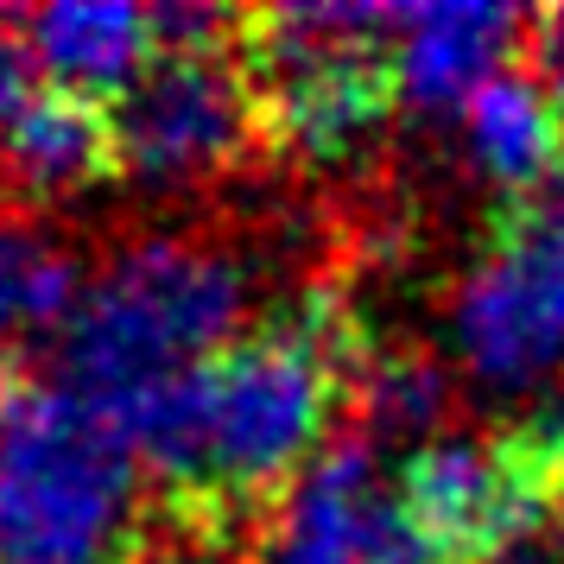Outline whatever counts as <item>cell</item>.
Instances as JSON below:
<instances>
[{
	"label": "cell",
	"mask_w": 564,
	"mask_h": 564,
	"mask_svg": "<svg viewBox=\"0 0 564 564\" xmlns=\"http://www.w3.org/2000/svg\"><path fill=\"white\" fill-rule=\"evenodd\" d=\"M20 39L45 89L83 96L96 108L128 96L133 77L159 57L153 13L128 0H52L20 20Z\"/></svg>",
	"instance_id": "10"
},
{
	"label": "cell",
	"mask_w": 564,
	"mask_h": 564,
	"mask_svg": "<svg viewBox=\"0 0 564 564\" xmlns=\"http://www.w3.org/2000/svg\"><path fill=\"white\" fill-rule=\"evenodd\" d=\"M476 564H564V552H558V539L545 533V520H533L527 533H513V539H501L488 558H476Z\"/></svg>",
	"instance_id": "18"
},
{
	"label": "cell",
	"mask_w": 564,
	"mask_h": 564,
	"mask_svg": "<svg viewBox=\"0 0 564 564\" xmlns=\"http://www.w3.org/2000/svg\"><path fill=\"white\" fill-rule=\"evenodd\" d=\"M39 96V70L26 57V39L13 32V20L0 13V133L13 128V115Z\"/></svg>",
	"instance_id": "16"
},
{
	"label": "cell",
	"mask_w": 564,
	"mask_h": 564,
	"mask_svg": "<svg viewBox=\"0 0 564 564\" xmlns=\"http://www.w3.org/2000/svg\"><path fill=\"white\" fill-rule=\"evenodd\" d=\"M393 476L406 513L444 564H476L501 539L545 520V469L520 451V437L495 444L476 432H444L406 451Z\"/></svg>",
	"instance_id": "8"
},
{
	"label": "cell",
	"mask_w": 564,
	"mask_h": 564,
	"mask_svg": "<svg viewBox=\"0 0 564 564\" xmlns=\"http://www.w3.org/2000/svg\"><path fill=\"white\" fill-rule=\"evenodd\" d=\"M115 165L140 184H197L254 147L260 96L229 52H159L128 96L108 102Z\"/></svg>",
	"instance_id": "5"
},
{
	"label": "cell",
	"mask_w": 564,
	"mask_h": 564,
	"mask_svg": "<svg viewBox=\"0 0 564 564\" xmlns=\"http://www.w3.org/2000/svg\"><path fill=\"white\" fill-rule=\"evenodd\" d=\"M0 368H7V356H0Z\"/></svg>",
	"instance_id": "21"
},
{
	"label": "cell",
	"mask_w": 564,
	"mask_h": 564,
	"mask_svg": "<svg viewBox=\"0 0 564 564\" xmlns=\"http://www.w3.org/2000/svg\"><path fill=\"white\" fill-rule=\"evenodd\" d=\"M248 564H444L400 501L381 444L343 437L273 495Z\"/></svg>",
	"instance_id": "6"
},
{
	"label": "cell",
	"mask_w": 564,
	"mask_h": 564,
	"mask_svg": "<svg viewBox=\"0 0 564 564\" xmlns=\"http://www.w3.org/2000/svg\"><path fill=\"white\" fill-rule=\"evenodd\" d=\"M83 285L89 280L77 273V254L52 229H39L32 216H0V356L7 343L64 336Z\"/></svg>",
	"instance_id": "13"
},
{
	"label": "cell",
	"mask_w": 564,
	"mask_h": 564,
	"mask_svg": "<svg viewBox=\"0 0 564 564\" xmlns=\"http://www.w3.org/2000/svg\"><path fill=\"white\" fill-rule=\"evenodd\" d=\"M0 172L20 197H70L83 184H96L102 172H115L108 108L39 83V96L0 133Z\"/></svg>",
	"instance_id": "12"
},
{
	"label": "cell",
	"mask_w": 564,
	"mask_h": 564,
	"mask_svg": "<svg viewBox=\"0 0 564 564\" xmlns=\"http://www.w3.org/2000/svg\"><path fill=\"white\" fill-rule=\"evenodd\" d=\"M539 204L552 209V223H558V229H564V172H558V178H552V191H545Z\"/></svg>",
	"instance_id": "20"
},
{
	"label": "cell",
	"mask_w": 564,
	"mask_h": 564,
	"mask_svg": "<svg viewBox=\"0 0 564 564\" xmlns=\"http://www.w3.org/2000/svg\"><path fill=\"white\" fill-rule=\"evenodd\" d=\"M361 425H368V444H432L444 437V419H451V375L425 356H375L361 361Z\"/></svg>",
	"instance_id": "14"
},
{
	"label": "cell",
	"mask_w": 564,
	"mask_h": 564,
	"mask_svg": "<svg viewBox=\"0 0 564 564\" xmlns=\"http://www.w3.org/2000/svg\"><path fill=\"white\" fill-rule=\"evenodd\" d=\"M444 343L482 393H539L564 375V229L527 204L444 305Z\"/></svg>",
	"instance_id": "4"
},
{
	"label": "cell",
	"mask_w": 564,
	"mask_h": 564,
	"mask_svg": "<svg viewBox=\"0 0 564 564\" xmlns=\"http://www.w3.org/2000/svg\"><path fill=\"white\" fill-rule=\"evenodd\" d=\"M140 545V457L70 387L0 400V558L128 564Z\"/></svg>",
	"instance_id": "3"
},
{
	"label": "cell",
	"mask_w": 564,
	"mask_h": 564,
	"mask_svg": "<svg viewBox=\"0 0 564 564\" xmlns=\"http://www.w3.org/2000/svg\"><path fill=\"white\" fill-rule=\"evenodd\" d=\"M356 330L330 299H305L267 336H241L216 361L159 381L108 425L128 437L140 469L184 488L191 501L280 495L336 419V387L361 368Z\"/></svg>",
	"instance_id": "1"
},
{
	"label": "cell",
	"mask_w": 564,
	"mask_h": 564,
	"mask_svg": "<svg viewBox=\"0 0 564 564\" xmlns=\"http://www.w3.org/2000/svg\"><path fill=\"white\" fill-rule=\"evenodd\" d=\"M128 564H241V558H235L209 527H178V533L140 539V545L128 552Z\"/></svg>",
	"instance_id": "15"
},
{
	"label": "cell",
	"mask_w": 564,
	"mask_h": 564,
	"mask_svg": "<svg viewBox=\"0 0 564 564\" xmlns=\"http://www.w3.org/2000/svg\"><path fill=\"white\" fill-rule=\"evenodd\" d=\"M533 77H539V89L552 96V108H558V121H564V7H552V13L533 20Z\"/></svg>",
	"instance_id": "17"
},
{
	"label": "cell",
	"mask_w": 564,
	"mask_h": 564,
	"mask_svg": "<svg viewBox=\"0 0 564 564\" xmlns=\"http://www.w3.org/2000/svg\"><path fill=\"white\" fill-rule=\"evenodd\" d=\"M457 133L463 159L513 197H527L564 172V121L533 70H501L488 89H476L457 115Z\"/></svg>",
	"instance_id": "11"
},
{
	"label": "cell",
	"mask_w": 564,
	"mask_h": 564,
	"mask_svg": "<svg viewBox=\"0 0 564 564\" xmlns=\"http://www.w3.org/2000/svg\"><path fill=\"white\" fill-rule=\"evenodd\" d=\"M248 83L260 96V128L305 159H349L387 128L393 70L387 45L311 39L280 13L254 20Z\"/></svg>",
	"instance_id": "7"
},
{
	"label": "cell",
	"mask_w": 564,
	"mask_h": 564,
	"mask_svg": "<svg viewBox=\"0 0 564 564\" xmlns=\"http://www.w3.org/2000/svg\"><path fill=\"white\" fill-rule=\"evenodd\" d=\"M520 39H533V20L488 0H451V7H406L387 39L393 102L419 115H463V102L508 70Z\"/></svg>",
	"instance_id": "9"
},
{
	"label": "cell",
	"mask_w": 564,
	"mask_h": 564,
	"mask_svg": "<svg viewBox=\"0 0 564 564\" xmlns=\"http://www.w3.org/2000/svg\"><path fill=\"white\" fill-rule=\"evenodd\" d=\"M545 533L558 539V552H564V469L545 476Z\"/></svg>",
	"instance_id": "19"
},
{
	"label": "cell",
	"mask_w": 564,
	"mask_h": 564,
	"mask_svg": "<svg viewBox=\"0 0 564 564\" xmlns=\"http://www.w3.org/2000/svg\"><path fill=\"white\" fill-rule=\"evenodd\" d=\"M254 311L248 260L209 235H147L128 241L83 285L64 324V387L115 419L159 381H178L241 343Z\"/></svg>",
	"instance_id": "2"
},
{
	"label": "cell",
	"mask_w": 564,
	"mask_h": 564,
	"mask_svg": "<svg viewBox=\"0 0 564 564\" xmlns=\"http://www.w3.org/2000/svg\"><path fill=\"white\" fill-rule=\"evenodd\" d=\"M0 564H7V558H0Z\"/></svg>",
	"instance_id": "22"
}]
</instances>
